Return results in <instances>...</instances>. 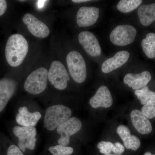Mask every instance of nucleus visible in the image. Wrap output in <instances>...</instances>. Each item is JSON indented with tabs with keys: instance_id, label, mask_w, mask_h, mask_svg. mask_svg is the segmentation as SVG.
<instances>
[{
	"instance_id": "11",
	"label": "nucleus",
	"mask_w": 155,
	"mask_h": 155,
	"mask_svg": "<svg viewBox=\"0 0 155 155\" xmlns=\"http://www.w3.org/2000/svg\"><path fill=\"white\" fill-rule=\"evenodd\" d=\"M99 8L94 7H82L78 11L76 22L79 27H86L94 24L99 17Z\"/></svg>"
},
{
	"instance_id": "4",
	"label": "nucleus",
	"mask_w": 155,
	"mask_h": 155,
	"mask_svg": "<svg viewBox=\"0 0 155 155\" xmlns=\"http://www.w3.org/2000/svg\"><path fill=\"white\" fill-rule=\"evenodd\" d=\"M67 67L72 79L78 83H82L87 76L86 64L81 54L72 51L67 55Z\"/></svg>"
},
{
	"instance_id": "9",
	"label": "nucleus",
	"mask_w": 155,
	"mask_h": 155,
	"mask_svg": "<svg viewBox=\"0 0 155 155\" xmlns=\"http://www.w3.org/2000/svg\"><path fill=\"white\" fill-rule=\"evenodd\" d=\"M22 20L34 36L44 38L49 35L50 31L47 25L32 14L29 13L24 14Z\"/></svg>"
},
{
	"instance_id": "18",
	"label": "nucleus",
	"mask_w": 155,
	"mask_h": 155,
	"mask_svg": "<svg viewBox=\"0 0 155 155\" xmlns=\"http://www.w3.org/2000/svg\"><path fill=\"white\" fill-rule=\"evenodd\" d=\"M117 133L122 139L125 147L127 149L136 151L140 146L139 139L130 134V129L125 125H119L116 130Z\"/></svg>"
},
{
	"instance_id": "23",
	"label": "nucleus",
	"mask_w": 155,
	"mask_h": 155,
	"mask_svg": "<svg viewBox=\"0 0 155 155\" xmlns=\"http://www.w3.org/2000/svg\"><path fill=\"white\" fill-rule=\"evenodd\" d=\"M48 150L53 155H70L74 152L73 149L71 147L59 144L50 147Z\"/></svg>"
},
{
	"instance_id": "2",
	"label": "nucleus",
	"mask_w": 155,
	"mask_h": 155,
	"mask_svg": "<svg viewBox=\"0 0 155 155\" xmlns=\"http://www.w3.org/2000/svg\"><path fill=\"white\" fill-rule=\"evenodd\" d=\"M71 109L63 105H55L49 107L46 111L44 126L52 131L71 118Z\"/></svg>"
},
{
	"instance_id": "10",
	"label": "nucleus",
	"mask_w": 155,
	"mask_h": 155,
	"mask_svg": "<svg viewBox=\"0 0 155 155\" xmlns=\"http://www.w3.org/2000/svg\"><path fill=\"white\" fill-rule=\"evenodd\" d=\"M78 39L80 44L89 55L96 57L101 55V49L93 34L87 31H81L78 35Z\"/></svg>"
},
{
	"instance_id": "27",
	"label": "nucleus",
	"mask_w": 155,
	"mask_h": 155,
	"mask_svg": "<svg viewBox=\"0 0 155 155\" xmlns=\"http://www.w3.org/2000/svg\"><path fill=\"white\" fill-rule=\"evenodd\" d=\"M125 151V147L121 143L116 142L114 143L113 147V152L117 155L122 154Z\"/></svg>"
},
{
	"instance_id": "30",
	"label": "nucleus",
	"mask_w": 155,
	"mask_h": 155,
	"mask_svg": "<svg viewBox=\"0 0 155 155\" xmlns=\"http://www.w3.org/2000/svg\"><path fill=\"white\" fill-rule=\"evenodd\" d=\"M46 1H38V3L39 4L38 6L40 8H41L42 7L43 5H42V4H44L45 2Z\"/></svg>"
},
{
	"instance_id": "25",
	"label": "nucleus",
	"mask_w": 155,
	"mask_h": 155,
	"mask_svg": "<svg viewBox=\"0 0 155 155\" xmlns=\"http://www.w3.org/2000/svg\"><path fill=\"white\" fill-rule=\"evenodd\" d=\"M99 149L100 152L104 154H110L113 151L114 143L110 141H102L100 142L97 145Z\"/></svg>"
},
{
	"instance_id": "13",
	"label": "nucleus",
	"mask_w": 155,
	"mask_h": 155,
	"mask_svg": "<svg viewBox=\"0 0 155 155\" xmlns=\"http://www.w3.org/2000/svg\"><path fill=\"white\" fill-rule=\"evenodd\" d=\"M130 54L127 51H120L112 58L103 63L101 70L104 73H108L122 67L128 61Z\"/></svg>"
},
{
	"instance_id": "12",
	"label": "nucleus",
	"mask_w": 155,
	"mask_h": 155,
	"mask_svg": "<svg viewBox=\"0 0 155 155\" xmlns=\"http://www.w3.org/2000/svg\"><path fill=\"white\" fill-rule=\"evenodd\" d=\"M16 88L17 84L13 79L5 78L0 80V113L14 95Z\"/></svg>"
},
{
	"instance_id": "6",
	"label": "nucleus",
	"mask_w": 155,
	"mask_h": 155,
	"mask_svg": "<svg viewBox=\"0 0 155 155\" xmlns=\"http://www.w3.org/2000/svg\"><path fill=\"white\" fill-rule=\"evenodd\" d=\"M136 34V29L132 25H119L112 31L110 40L116 45L125 46L133 42Z\"/></svg>"
},
{
	"instance_id": "20",
	"label": "nucleus",
	"mask_w": 155,
	"mask_h": 155,
	"mask_svg": "<svg viewBox=\"0 0 155 155\" xmlns=\"http://www.w3.org/2000/svg\"><path fill=\"white\" fill-rule=\"evenodd\" d=\"M143 50L147 57L150 59L155 58V34L150 33L141 42Z\"/></svg>"
},
{
	"instance_id": "32",
	"label": "nucleus",
	"mask_w": 155,
	"mask_h": 155,
	"mask_svg": "<svg viewBox=\"0 0 155 155\" xmlns=\"http://www.w3.org/2000/svg\"><path fill=\"white\" fill-rule=\"evenodd\" d=\"M104 155H116L110 154H104Z\"/></svg>"
},
{
	"instance_id": "16",
	"label": "nucleus",
	"mask_w": 155,
	"mask_h": 155,
	"mask_svg": "<svg viewBox=\"0 0 155 155\" xmlns=\"http://www.w3.org/2000/svg\"><path fill=\"white\" fill-rule=\"evenodd\" d=\"M41 117V114L39 112L31 113L26 107H22L19 108L16 121L23 127H34Z\"/></svg>"
},
{
	"instance_id": "28",
	"label": "nucleus",
	"mask_w": 155,
	"mask_h": 155,
	"mask_svg": "<svg viewBox=\"0 0 155 155\" xmlns=\"http://www.w3.org/2000/svg\"><path fill=\"white\" fill-rule=\"evenodd\" d=\"M7 8V3L5 0H0V16L5 13Z\"/></svg>"
},
{
	"instance_id": "15",
	"label": "nucleus",
	"mask_w": 155,
	"mask_h": 155,
	"mask_svg": "<svg viewBox=\"0 0 155 155\" xmlns=\"http://www.w3.org/2000/svg\"><path fill=\"white\" fill-rule=\"evenodd\" d=\"M151 78L150 73L145 71L139 74L128 73L124 77L123 81L129 87L137 90L147 86Z\"/></svg>"
},
{
	"instance_id": "7",
	"label": "nucleus",
	"mask_w": 155,
	"mask_h": 155,
	"mask_svg": "<svg viewBox=\"0 0 155 155\" xmlns=\"http://www.w3.org/2000/svg\"><path fill=\"white\" fill-rule=\"evenodd\" d=\"M13 130L19 139L18 146L20 150L25 152L26 148L34 149L37 141V130L35 127L17 126L14 127Z\"/></svg>"
},
{
	"instance_id": "19",
	"label": "nucleus",
	"mask_w": 155,
	"mask_h": 155,
	"mask_svg": "<svg viewBox=\"0 0 155 155\" xmlns=\"http://www.w3.org/2000/svg\"><path fill=\"white\" fill-rule=\"evenodd\" d=\"M140 23L148 26L155 21V3L149 5H143L137 12Z\"/></svg>"
},
{
	"instance_id": "3",
	"label": "nucleus",
	"mask_w": 155,
	"mask_h": 155,
	"mask_svg": "<svg viewBox=\"0 0 155 155\" xmlns=\"http://www.w3.org/2000/svg\"><path fill=\"white\" fill-rule=\"evenodd\" d=\"M48 71L40 67L31 72L24 83L25 91L32 94H38L44 91L47 86Z\"/></svg>"
},
{
	"instance_id": "31",
	"label": "nucleus",
	"mask_w": 155,
	"mask_h": 155,
	"mask_svg": "<svg viewBox=\"0 0 155 155\" xmlns=\"http://www.w3.org/2000/svg\"><path fill=\"white\" fill-rule=\"evenodd\" d=\"M143 155H155V154H152L150 152H147L145 153Z\"/></svg>"
},
{
	"instance_id": "29",
	"label": "nucleus",
	"mask_w": 155,
	"mask_h": 155,
	"mask_svg": "<svg viewBox=\"0 0 155 155\" xmlns=\"http://www.w3.org/2000/svg\"><path fill=\"white\" fill-rule=\"evenodd\" d=\"M89 0H72V2L75 3H80L86 2H90Z\"/></svg>"
},
{
	"instance_id": "21",
	"label": "nucleus",
	"mask_w": 155,
	"mask_h": 155,
	"mask_svg": "<svg viewBox=\"0 0 155 155\" xmlns=\"http://www.w3.org/2000/svg\"><path fill=\"white\" fill-rule=\"evenodd\" d=\"M134 94L140 103L143 105L155 101V92L150 90L148 86H146L140 89L135 90Z\"/></svg>"
},
{
	"instance_id": "1",
	"label": "nucleus",
	"mask_w": 155,
	"mask_h": 155,
	"mask_svg": "<svg viewBox=\"0 0 155 155\" xmlns=\"http://www.w3.org/2000/svg\"><path fill=\"white\" fill-rule=\"evenodd\" d=\"M28 45L26 39L19 34H15L8 39L5 47V57L8 64L12 67L22 64L28 51Z\"/></svg>"
},
{
	"instance_id": "17",
	"label": "nucleus",
	"mask_w": 155,
	"mask_h": 155,
	"mask_svg": "<svg viewBox=\"0 0 155 155\" xmlns=\"http://www.w3.org/2000/svg\"><path fill=\"white\" fill-rule=\"evenodd\" d=\"M132 124L139 133L143 134L150 133L152 130L151 124L141 111L134 110L130 114Z\"/></svg>"
},
{
	"instance_id": "22",
	"label": "nucleus",
	"mask_w": 155,
	"mask_h": 155,
	"mask_svg": "<svg viewBox=\"0 0 155 155\" xmlns=\"http://www.w3.org/2000/svg\"><path fill=\"white\" fill-rule=\"evenodd\" d=\"M142 2L141 0H121L117 4V8L122 13H129L138 8Z\"/></svg>"
},
{
	"instance_id": "24",
	"label": "nucleus",
	"mask_w": 155,
	"mask_h": 155,
	"mask_svg": "<svg viewBox=\"0 0 155 155\" xmlns=\"http://www.w3.org/2000/svg\"><path fill=\"white\" fill-rule=\"evenodd\" d=\"M141 112L147 119L155 118V101L143 106Z\"/></svg>"
},
{
	"instance_id": "14",
	"label": "nucleus",
	"mask_w": 155,
	"mask_h": 155,
	"mask_svg": "<svg viewBox=\"0 0 155 155\" xmlns=\"http://www.w3.org/2000/svg\"><path fill=\"white\" fill-rule=\"evenodd\" d=\"M113 103V98L110 92L105 86H102L99 87L95 94L89 101L90 104L94 108L100 107L109 108L112 106Z\"/></svg>"
},
{
	"instance_id": "5",
	"label": "nucleus",
	"mask_w": 155,
	"mask_h": 155,
	"mask_svg": "<svg viewBox=\"0 0 155 155\" xmlns=\"http://www.w3.org/2000/svg\"><path fill=\"white\" fill-rule=\"evenodd\" d=\"M48 79L55 88L63 90L67 88L68 81L70 79L64 64L60 61H54L48 72Z\"/></svg>"
},
{
	"instance_id": "8",
	"label": "nucleus",
	"mask_w": 155,
	"mask_h": 155,
	"mask_svg": "<svg viewBox=\"0 0 155 155\" xmlns=\"http://www.w3.org/2000/svg\"><path fill=\"white\" fill-rule=\"evenodd\" d=\"M82 123L80 119L72 117L61 124L57 128V132L61 136L58 140V144L67 146L70 142V137L81 129Z\"/></svg>"
},
{
	"instance_id": "26",
	"label": "nucleus",
	"mask_w": 155,
	"mask_h": 155,
	"mask_svg": "<svg viewBox=\"0 0 155 155\" xmlns=\"http://www.w3.org/2000/svg\"><path fill=\"white\" fill-rule=\"evenodd\" d=\"M7 155H24L21 150L17 146L12 145L9 147Z\"/></svg>"
}]
</instances>
